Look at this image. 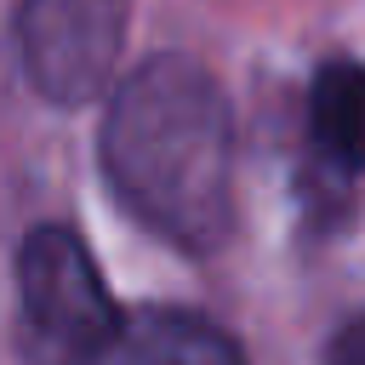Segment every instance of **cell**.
Returning <instances> with one entry per match:
<instances>
[{
  "mask_svg": "<svg viewBox=\"0 0 365 365\" xmlns=\"http://www.w3.org/2000/svg\"><path fill=\"white\" fill-rule=\"evenodd\" d=\"M103 171L131 217L182 251H211L228 234L234 120L228 97L194 57L160 51L131 68L103 114Z\"/></svg>",
  "mask_w": 365,
  "mask_h": 365,
  "instance_id": "6da1fadb",
  "label": "cell"
},
{
  "mask_svg": "<svg viewBox=\"0 0 365 365\" xmlns=\"http://www.w3.org/2000/svg\"><path fill=\"white\" fill-rule=\"evenodd\" d=\"M17 308H23L29 348L51 365H74L86 348H97L125 319L91 251L57 222L29 228L17 245Z\"/></svg>",
  "mask_w": 365,
  "mask_h": 365,
  "instance_id": "7a4b0ae2",
  "label": "cell"
},
{
  "mask_svg": "<svg viewBox=\"0 0 365 365\" xmlns=\"http://www.w3.org/2000/svg\"><path fill=\"white\" fill-rule=\"evenodd\" d=\"M131 0H23L17 51L40 97L80 108L91 103L125 51Z\"/></svg>",
  "mask_w": 365,
  "mask_h": 365,
  "instance_id": "3957f363",
  "label": "cell"
},
{
  "mask_svg": "<svg viewBox=\"0 0 365 365\" xmlns=\"http://www.w3.org/2000/svg\"><path fill=\"white\" fill-rule=\"evenodd\" d=\"M74 365H245L240 342L182 308H137Z\"/></svg>",
  "mask_w": 365,
  "mask_h": 365,
  "instance_id": "277c9868",
  "label": "cell"
},
{
  "mask_svg": "<svg viewBox=\"0 0 365 365\" xmlns=\"http://www.w3.org/2000/svg\"><path fill=\"white\" fill-rule=\"evenodd\" d=\"M308 131H314V148L342 177H359L365 171V63L331 57V63L314 68V86H308Z\"/></svg>",
  "mask_w": 365,
  "mask_h": 365,
  "instance_id": "5b68a950",
  "label": "cell"
},
{
  "mask_svg": "<svg viewBox=\"0 0 365 365\" xmlns=\"http://www.w3.org/2000/svg\"><path fill=\"white\" fill-rule=\"evenodd\" d=\"M325 365H365V314H359V319H348V325L331 336Z\"/></svg>",
  "mask_w": 365,
  "mask_h": 365,
  "instance_id": "8992f818",
  "label": "cell"
}]
</instances>
